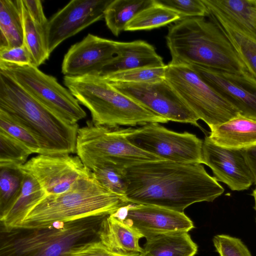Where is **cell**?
Returning <instances> with one entry per match:
<instances>
[{"instance_id":"cell-10","label":"cell","mask_w":256,"mask_h":256,"mask_svg":"<svg viewBox=\"0 0 256 256\" xmlns=\"http://www.w3.org/2000/svg\"><path fill=\"white\" fill-rule=\"evenodd\" d=\"M122 129L133 145L163 160L202 164L203 140L194 134L176 132L158 122Z\"/></svg>"},{"instance_id":"cell-33","label":"cell","mask_w":256,"mask_h":256,"mask_svg":"<svg viewBox=\"0 0 256 256\" xmlns=\"http://www.w3.org/2000/svg\"><path fill=\"white\" fill-rule=\"evenodd\" d=\"M0 130L18 140L32 152L40 154V144L34 136L10 114L0 109Z\"/></svg>"},{"instance_id":"cell-1","label":"cell","mask_w":256,"mask_h":256,"mask_svg":"<svg viewBox=\"0 0 256 256\" xmlns=\"http://www.w3.org/2000/svg\"><path fill=\"white\" fill-rule=\"evenodd\" d=\"M124 174L130 203L179 212L194 203L213 202L224 191L198 163L144 162L124 168Z\"/></svg>"},{"instance_id":"cell-2","label":"cell","mask_w":256,"mask_h":256,"mask_svg":"<svg viewBox=\"0 0 256 256\" xmlns=\"http://www.w3.org/2000/svg\"><path fill=\"white\" fill-rule=\"evenodd\" d=\"M172 60L177 65H198L234 73L248 70L232 44L206 16L184 18L170 24L166 36Z\"/></svg>"},{"instance_id":"cell-12","label":"cell","mask_w":256,"mask_h":256,"mask_svg":"<svg viewBox=\"0 0 256 256\" xmlns=\"http://www.w3.org/2000/svg\"><path fill=\"white\" fill-rule=\"evenodd\" d=\"M20 168L38 181L47 196L65 192L78 180L92 172L78 156L70 154H40Z\"/></svg>"},{"instance_id":"cell-17","label":"cell","mask_w":256,"mask_h":256,"mask_svg":"<svg viewBox=\"0 0 256 256\" xmlns=\"http://www.w3.org/2000/svg\"><path fill=\"white\" fill-rule=\"evenodd\" d=\"M116 41L88 34L65 54L62 72L68 76L98 74L116 54Z\"/></svg>"},{"instance_id":"cell-28","label":"cell","mask_w":256,"mask_h":256,"mask_svg":"<svg viewBox=\"0 0 256 256\" xmlns=\"http://www.w3.org/2000/svg\"><path fill=\"white\" fill-rule=\"evenodd\" d=\"M154 0L152 5L140 12L127 24L124 31L150 30L181 19L176 12Z\"/></svg>"},{"instance_id":"cell-31","label":"cell","mask_w":256,"mask_h":256,"mask_svg":"<svg viewBox=\"0 0 256 256\" xmlns=\"http://www.w3.org/2000/svg\"><path fill=\"white\" fill-rule=\"evenodd\" d=\"M124 168L110 163H102L92 170L95 178L110 192L124 196L126 182L124 174Z\"/></svg>"},{"instance_id":"cell-15","label":"cell","mask_w":256,"mask_h":256,"mask_svg":"<svg viewBox=\"0 0 256 256\" xmlns=\"http://www.w3.org/2000/svg\"><path fill=\"white\" fill-rule=\"evenodd\" d=\"M137 230L146 238L168 232H188L194 228L184 212L160 206L130 204L112 214Z\"/></svg>"},{"instance_id":"cell-18","label":"cell","mask_w":256,"mask_h":256,"mask_svg":"<svg viewBox=\"0 0 256 256\" xmlns=\"http://www.w3.org/2000/svg\"><path fill=\"white\" fill-rule=\"evenodd\" d=\"M116 54L98 74L104 78L112 74L142 68H160L166 66L154 48L143 40L116 42Z\"/></svg>"},{"instance_id":"cell-38","label":"cell","mask_w":256,"mask_h":256,"mask_svg":"<svg viewBox=\"0 0 256 256\" xmlns=\"http://www.w3.org/2000/svg\"><path fill=\"white\" fill-rule=\"evenodd\" d=\"M34 20L46 32L48 20L46 18L40 0H22Z\"/></svg>"},{"instance_id":"cell-22","label":"cell","mask_w":256,"mask_h":256,"mask_svg":"<svg viewBox=\"0 0 256 256\" xmlns=\"http://www.w3.org/2000/svg\"><path fill=\"white\" fill-rule=\"evenodd\" d=\"M146 240L138 256H194L198 252V246L186 232L160 233Z\"/></svg>"},{"instance_id":"cell-9","label":"cell","mask_w":256,"mask_h":256,"mask_svg":"<svg viewBox=\"0 0 256 256\" xmlns=\"http://www.w3.org/2000/svg\"><path fill=\"white\" fill-rule=\"evenodd\" d=\"M0 70L66 122L75 124L86 117V112L71 92L38 67L0 62Z\"/></svg>"},{"instance_id":"cell-35","label":"cell","mask_w":256,"mask_h":256,"mask_svg":"<svg viewBox=\"0 0 256 256\" xmlns=\"http://www.w3.org/2000/svg\"><path fill=\"white\" fill-rule=\"evenodd\" d=\"M212 241L220 256H252L247 246L238 238L218 234Z\"/></svg>"},{"instance_id":"cell-4","label":"cell","mask_w":256,"mask_h":256,"mask_svg":"<svg viewBox=\"0 0 256 256\" xmlns=\"http://www.w3.org/2000/svg\"><path fill=\"white\" fill-rule=\"evenodd\" d=\"M130 204L124 196L104 187L92 172L65 192L46 196L29 212L20 227H48L55 223L110 215Z\"/></svg>"},{"instance_id":"cell-8","label":"cell","mask_w":256,"mask_h":256,"mask_svg":"<svg viewBox=\"0 0 256 256\" xmlns=\"http://www.w3.org/2000/svg\"><path fill=\"white\" fill-rule=\"evenodd\" d=\"M165 79L198 119L210 128L240 114L190 66L168 63L166 66Z\"/></svg>"},{"instance_id":"cell-20","label":"cell","mask_w":256,"mask_h":256,"mask_svg":"<svg viewBox=\"0 0 256 256\" xmlns=\"http://www.w3.org/2000/svg\"><path fill=\"white\" fill-rule=\"evenodd\" d=\"M100 242L110 252L124 256H138L142 248L139 244L142 236L112 214L102 220L98 231Z\"/></svg>"},{"instance_id":"cell-13","label":"cell","mask_w":256,"mask_h":256,"mask_svg":"<svg viewBox=\"0 0 256 256\" xmlns=\"http://www.w3.org/2000/svg\"><path fill=\"white\" fill-rule=\"evenodd\" d=\"M112 0H72L48 20L46 44L50 54L62 42L104 18Z\"/></svg>"},{"instance_id":"cell-24","label":"cell","mask_w":256,"mask_h":256,"mask_svg":"<svg viewBox=\"0 0 256 256\" xmlns=\"http://www.w3.org/2000/svg\"><path fill=\"white\" fill-rule=\"evenodd\" d=\"M0 48L24 44L22 0H0Z\"/></svg>"},{"instance_id":"cell-5","label":"cell","mask_w":256,"mask_h":256,"mask_svg":"<svg viewBox=\"0 0 256 256\" xmlns=\"http://www.w3.org/2000/svg\"><path fill=\"white\" fill-rule=\"evenodd\" d=\"M106 216L42 228L0 226V256H66L77 248L99 240L100 225Z\"/></svg>"},{"instance_id":"cell-21","label":"cell","mask_w":256,"mask_h":256,"mask_svg":"<svg viewBox=\"0 0 256 256\" xmlns=\"http://www.w3.org/2000/svg\"><path fill=\"white\" fill-rule=\"evenodd\" d=\"M210 128L208 138L219 146L236 150L256 146V120L240 114Z\"/></svg>"},{"instance_id":"cell-34","label":"cell","mask_w":256,"mask_h":256,"mask_svg":"<svg viewBox=\"0 0 256 256\" xmlns=\"http://www.w3.org/2000/svg\"><path fill=\"white\" fill-rule=\"evenodd\" d=\"M156 2L176 12L181 19L206 16V9L202 0H156Z\"/></svg>"},{"instance_id":"cell-16","label":"cell","mask_w":256,"mask_h":256,"mask_svg":"<svg viewBox=\"0 0 256 256\" xmlns=\"http://www.w3.org/2000/svg\"><path fill=\"white\" fill-rule=\"evenodd\" d=\"M202 164L210 168L216 179L224 183L232 190H246L254 183L244 150L219 146L208 136L203 140Z\"/></svg>"},{"instance_id":"cell-25","label":"cell","mask_w":256,"mask_h":256,"mask_svg":"<svg viewBox=\"0 0 256 256\" xmlns=\"http://www.w3.org/2000/svg\"><path fill=\"white\" fill-rule=\"evenodd\" d=\"M154 2V0H112L105 10L106 25L113 34L118 36L130 21Z\"/></svg>"},{"instance_id":"cell-23","label":"cell","mask_w":256,"mask_h":256,"mask_svg":"<svg viewBox=\"0 0 256 256\" xmlns=\"http://www.w3.org/2000/svg\"><path fill=\"white\" fill-rule=\"evenodd\" d=\"M21 192L16 201L0 216V226L5 228L20 227L29 212L47 195L38 181L24 172Z\"/></svg>"},{"instance_id":"cell-40","label":"cell","mask_w":256,"mask_h":256,"mask_svg":"<svg viewBox=\"0 0 256 256\" xmlns=\"http://www.w3.org/2000/svg\"><path fill=\"white\" fill-rule=\"evenodd\" d=\"M252 195V196L254 197V210H255L256 212V187L254 188V190H253Z\"/></svg>"},{"instance_id":"cell-19","label":"cell","mask_w":256,"mask_h":256,"mask_svg":"<svg viewBox=\"0 0 256 256\" xmlns=\"http://www.w3.org/2000/svg\"><path fill=\"white\" fill-rule=\"evenodd\" d=\"M202 1L206 9V16L211 15L223 20L256 42V0Z\"/></svg>"},{"instance_id":"cell-26","label":"cell","mask_w":256,"mask_h":256,"mask_svg":"<svg viewBox=\"0 0 256 256\" xmlns=\"http://www.w3.org/2000/svg\"><path fill=\"white\" fill-rule=\"evenodd\" d=\"M206 17L217 25L227 38L241 61L256 79V42L219 18L211 15Z\"/></svg>"},{"instance_id":"cell-32","label":"cell","mask_w":256,"mask_h":256,"mask_svg":"<svg viewBox=\"0 0 256 256\" xmlns=\"http://www.w3.org/2000/svg\"><path fill=\"white\" fill-rule=\"evenodd\" d=\"M166 66L138 68L116 73L102 78L108 82H156L165 79Z\"/></svg>"},{"instance_id":"cell-7","label":"cell","mask_w":256,"mask_h":256,"mask_svg":"<svg viewBox=\"0 0 256 256\" xmlns=\"http://www.w3.org/2000/svg\"><path fill=\"white\" fill-rule=\"evenodd\" d=\"M76 153L91 171L102 163L125 168L136 163L163 160L131 144L121 128L95 126L92 121L78 130Z\"/></svg>"},{"instance_id":"cell-39","label":"cell","mask_w":256,"mask_h":256,"mask_svg":"<svg viewBox=\"0 0 256 256\" xmlns=\"http://www.w3.org/2000/svg\"><path fill=\"white\" fill-rule=\"evenodd\" d=\"M244 154L256 184V146L244 150Z\"/></svg>"},{"instance_id":"cell-36","label":"cell","mask_w":256,"mask_h":256,"mask_svg":"<svg viewBox=\"0 0 256 256\" xmlns=\"http://www.w3.org/2000/svg\"><path fill=\"white\" fill-rule=\"evenodd\" d=\"M0 62L18 66L34 65L32 55L24 44L0 48Z\"/></svg>"},{"instance_id":"cell-6","label":"cell","mask_w":256,"mask_h":256,"mask_svg":"<svg viewBox=\"0 0 256 256\" xmlns=\"http://www.w3.org/2000/svg\"><path fill=\"white\" fill-rule=\"evenodd\" d=\"M64 84L90 110L95 126H134L168 122L116 90L98 74L65 76Z\"/></svg>"},{"instance_id":"cell-37","label":"cell","mask_w":256,"mask_h":256,"mask_svg":"<svg viewBox=\"0 0 256 256\" xmlns=\"http://www.w3.org/2000/svg\"><path fill=\"white\" fill-rule=\"evenodd\" d=\"M66 256H124L108 250L100 240L86 244L77 248Z\"/></svg>"},{"instance_id":"cell-14","label":"cell","mask_w":256,"mask_h":256,"mask_svg":"<svg viewBox=\"0 0 256 256\" xmlns=\"http://www.w3.org/2000/svg\"><path fill=\"white\" fill-rule=\"evenodd\" d=\"M190 66L240 115L256 120V79L249 72L234 73L198 65Z\"/></svg>"},{"instance_id":"cell-29","label":"cell","mask_w":256,"mask_h":256,"mask_svg":"<svg viewBox=\"0 0 256 256\" xmlns=\"http://www.w3.org/2000/svg\"><path fill=\"white\" fill-rule=\"evenodd\" d=\"M24 172L20 167L0 166V216L11 207L22 188Z\"/></svg>"},{"instance_id":"cell-30","label":"cell","mask_w":256,"mask_h":256,"mask_svg":"<svg viewBox=\"0 0 256 256\" xmlns=\"http://www.w3.org/2000/svg\"><path fill=\"white\" fill-rule=\"evenodd\" d=\"M32 154L22 142L0 130V166L20 167Z\"/></svg>"},{"instance_id":"cell-3","label":"cell","mask_w":256,"mask_h":256,"mask_svg":"<svg viewBox=\"0 0 256 256\" xmlns=\"http://www.w3.org/2000/svg\"><path fill=\"white\" fill-rule=\"evenodd\" d=\"M0 109L34 136L40 144V154L76 153L78 124L64 121L0 70Z\"/></svg>"},{"instance_id":"cell-11","label":"cell","mask_w":256,"mask_h":256,"mask_svg":"<svg viewBox=\"0 0 256 256\" xmlns=\"http://www.w3.org/2000/svg\"><path fill=\"white\" fill-rule=\"evenodd\" d=\"M108 82L116 90L168 122L200 127L198 118L166 79L152 83Z\"/></svg>"},{"instance_id":"cell-27","label":"cell","mask_w":256,"mask_h":256,"mask_svg":"<svg viewBox=\"0 0 256 256\" xmlns=\"http://www.w3.org/2000/svg\"><path fill=\"white\" fill-rule=\"evenodd\" d=\"M24 44L30 51L34 66L38 67L48 59L46 44V31L36 23L24 6L22 0Z\"/></svg>"}]
</instances>
